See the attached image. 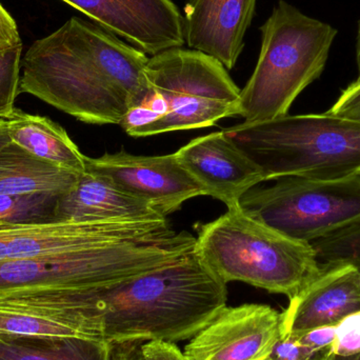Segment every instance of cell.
I'll return each instance as SVG.
<instances>
[{
	"label": "cell",
	"instance_id": "cell-1",
	"mask_svg": "<svg viewBox=\"0 0 360 360\" xmlns=\"http://www.w3.org/2000/svg\"><path fill=\"white\" fill-rule=\"evenodd\" d=\"M148 61L139 49L73 17L30 46L19 94L33 95L86 124H120L149 94Z\"/></svg>",
	"mask_w": 360,
	"mask_h": 360
},
{
	"label": "cell",
	"instance_id": "cell-2",
	"mask_svg": "<svg viewBox=\"0 0 360 360\" xmlns=\"http://www.w3.org/2000/svg\"><path fill=\"white\" fill-rule=\"evenodd\" d=\"M226 285L196 251L158 270L76 292L86 338L110 345L191 340L226 306Z\"/></svg>",
	"mask_w": 360,
	"mask_h": 360
},
{
	"label": "cell",
	"instance_id": "cell-3",
	"mask_svg": "<svg viewBox=\"0 0 360 360\" xmlns=\"http://www.w3.org/2000/svg\"><path fill=\"white\" fill-rule=\"evenodd\" d=\"M264 174L340 180L360 175V122L332 114L287 115L224 130Z\"/></svg>",
	"mask_w": 360,
	"mask_h": 360
},
{
	"label": "cell",
	"instance_id": "cell-4",
	"mask_svg": "<svg viewBox=\"0 0 360 360\" xmlns=\"http://www.w3.org/2000/svg\"><path fill=\"white\" fill-rule=\"evenodd\" d=\"M197 255L224 283L241 281L292 298L323 266L312 245L296 240L248 215L240 205L202 224Z\"/></svg>",
	"mask_w": 360,
	"mask_h": 360
},
{
	"label": "cell",
	"instance_id": "cell-5",
	"mask_svg": "<svg viewBox=\"0 0 360 360\" xmlns=\"http://www.w3.org/2000/svg\"><path fill=\"white\" fill-rule=\"evenodd\" d=\"M257 65L239 95L237 116L266 122L287 115L325 69L338 31L281 0L262 27Z\"/></svg>",
	"mask_w": 360,
	"mask_h": 360
},
{
	"label": "cell",
	"instance_id": "cell-6",
	"mask_svg": "<svg viewBox=\"0 0 360 360\" xmlns=\"http://www.w3.org/2000/svg\"><path fill=\"white\" fill-rule=\"evenodd\" d=\"M188 231L152 243L0 262V298L92 289L170 266L194 251Z\"/></svg>",
	"mask_w": 360,
	"mask_h": 360
},
{
	"label": "cell",
	"instance_id": "cell-7",
	"mask_svg": "<svg viewBox=\"0 0 360 360\" xmlns=\"http://www.w3.org/2000/svg\"><path fill=\"white\" fill-rule=\"evenodd\" d=\"M150 90L165 114L151 135L209 128L237 116L240 90L217 59L197 50L173 48L149 58Z\"/></svg>",
	"mask_w": 360,
	"mask_h": 360
},
{
	"label": "cell",
	"instance_id": "cell-8",
	"mask_svg": "<svg viewBox=\"0 0 360 360\" xmlns=\"http://www.w3.org/2000/svg\"><path fill=\"white\" fill-rule=\"evenodd\" d=\"M241 209L278 232L311 243L360 220V175L340 180L283 177L253 188Z\"/></svg>",
	"mask_w": 360,
	"mask_h": 360
},
{
	"label": "cell",
	"instance_id": "cell-9",
	"mask_svg": "<svg viewBox=\"0 0 360 360\" xmlns=\"http://www.w3.org/2000/svg\"><path fill=\"white\" fill-rule=\"evenodd\" d=\"M84 170L103 177L120 190L151 203L162 216L179 210L188 199L203 196L202 188L180 165L175 153L133 155L128 152L86 156Z\"/></svg>",
	"mask_w": 360,
	"mask_h": 360
},
{
	"label": "cell",
	"instance_id": "cell-10",
	"mask_svg": "<svg viewBox=\"0 0 360 360\" xmlns=\"http://www.w3.org/2000/svg\"><path fill=\"white\" fill-rule=\"evenodd\" d=\"M281 313L268 304L224 307L184 347L186 360H270Z\"/></svg>",
	"mask_w": 360,
	"mask_h": 360
},
{
	"label": "cell",
	"instance_id": "cell-11",
	"mask_svg": "<svg viewBox=\"0 0 360 360\" xmlns=\"http://www.w3.org/2000/svg\"><path fill=\"white\" fill-rule=\"evenodd\" d=\"M134 44L156 55L184 44V17L172 0H63Z\"/></svg>",
	"mask_w": 360,
	"mask_h": 360
},
{
	"label": "cell",
	"instance_id": "cell-12",
	"mask_svg": "<svg viewBox=\"0 0 360 360\" xmlns=\"http://www.w3.org/2000/svg\"><path fill=\"white\" fill-rule=\"evenodd\" d=\"M175 155L203 194L221 201L228 209L239 205L248 191L264 181L259 167L226 137L224 130L193 139Z\"/></svg>",
	"mask_w": 360,
	"mask_h": 360
},
{
	"label": "cell",
	"instance_id": "cell-13",
	"mask_svg": "<svg viewBox=\"0 0 360 360\" xmlns=\"http://www.w3.org/2000/svg\"><path fill=\"white\" fill-rule=\"evenodd\" d=\"M323 272L281 313V336L338 326L360 312V275L351 262L323 266Z\"/></svg>",
	"mask_w": 360,
	"mask_h": 360
},
{
	"label": "cell",
	"instance_id": "cell-14",
	"mask_svg": "<svg viewBox=\"0 0 360 360\" xmlns=\"http://www.w3.org/2000/svg\"><path fill=\"white\" fill-rule=\"evenodd\" d=\"M255 6L256 0H188L184 17L186 44L233 69Z\"/></svg>",
	"mask_w": 360,
	"mask_h": 360
},
{
	"label": "cell",
	"instance_id": "cell-15",
	"mask_svg": "<svg viewBox=\"0 0 360 360\" xmlns=\"http://www.w3.org/2000/svg\"><path fill=\"white\" fill-rule=\"evenodd\" d=\"M55 217L84 222L167 219L151 203L86 170L73 188L59 197Z\"/></svg>",
	"mask_w": 360,
	"mask_h": 360
},
{
	"label": "cell",
	"instance_id": "cell-16",
	"mask_svg": "<svg viewBox=\"0 0 360 360\" xmlns=\"http://www.w3.org/2000/svg\"><path fill=\"white\" fill-rule=\"evenodd\" d=\"M6 122L12 143L59 168L79 174L84 172L86 155L80 152L67 131L50 118L31 115L16 108Z\"/></svg>",
	"mask_w": 360,
	"mask_h": 360
},
{
	"label": "cell",
	"instance_id": "cell-17",
	"mask_svg": "<svg viewBox=\"0 0 360 360\" xmlns=\"http://www.w3.org/2000/svg\"><path fill=\"white\" fill-rule=\"evenodd\" d=\"M79 175L32 155L12 141L0 149V194L63 196Z\"/></svg>",
	"mask_w": 360,
	"mask_h": 360
},
{
	"label": "cell",
	"instance_id": "cell-18",
	"mask_svg": "<svg viewBox=\"0 0 360 360\" xmlns=\"http://www.w3.org/2000/svg\"><path fill=\"white\" fill-rule=\"evenodd\" d=\"M112 345L94 338H0V360H111Z\"/></svg>",
	"mask_w": 360,
	"mask_h": 360
},
{
	"label": "cell",
	"instance_id": "cell-19",
	"mask_svg": "<svg viewBox=\"0 0 360 360\" xmlns=\"http://www.w3.org/2000/svg\"><path fill=\"white\" fill-rule=\"evenodd\" d=\"M59 197L54 194H0V222L23 224L54 221Z\"/></svg>",
	"mask_w": 360,
	"mask_h": 360
},
{
	"label": "cell",
	"instance_id": "cell-20",
	"mask_svg": "<svg viewBox=\"0 0 360 360\" xmlns=\"http://www.w3.org/2000/svg\"><path fill=\"white\" fill-rule=\"evenodd\" d=\"M311 245L321 266L360 262V220Z\"/></svg>",
	"mask_w": 360,
	"mask_h": 360
},
{
	"label": "cell",
	"instance_id": "cell-21",
	"mask_svg": "<svg viewBox=\"0 0 360 360\" xmlns=\"http://www.w3.org/2000/svg\"><path fill=\"white\" fill-rule=\"evenodd\" d=\"M22 44L0 52V120H8L14 113L19 94Z\"/></svg>",
	"mask_w": 360,
	"mask_h": 360
},
{
	"label": "cell",
	"instance_id": "cell-22",
	"mask_svg": "<svg viewBox=\"0 0 360 360\" xmlns=\"http://www.w3.org/2000/svg\"><path fill=\"white\" fill-rule=\"evenodd\" d=\"M329 351H315L296 336L283 335L273 348L270 360H323Z\"/></svg>",
	"mask_w": 360,
	"mask_h": 360
},
{
	"label": "cell",
	"instance_id": "cell-23",
	"mask_svg": "<svg viewBox=\"0 0 360 360\" xmlns=\"http://www.w3.org/2000/svg\"><path fill=\"white\" fill-rule=\"evenodd\" d=\"M360 351V312L351 315L338 326V333L329 352L350 355Z\"/></svg>",
	"mask_w": 360,
	"mask_h": 360
},
{
	"label": "cell",
	"instance_id": "cell-24",
	"mask_svg": "<svg viewBox=\"0 0 360 360\" xmlns=\"http://www.w3.org/2000/svg\"><path fill=\"white\" fill-rule=\"evenodd\" d=\"M328 113L360 122V77L342 91Z\"/></svg>",
	"mask_w": 360,
	"mask_h": 360
},
{
	"label": "cell",
	"instance_id": "cell-25",
	"mask_svg": "<svg viewBox=\"0 0 360 360\" xmlns=\"http://www.w3.org/2000/svg\"><path fill=\"white\" fill-rule=\"evenodd\" d=\"M338 333V326L317 328L302 334H296V338L315 351H330Z\"/></svg>",
	"mask_w": 360,
	"mask_h": 360
},
{
	"label": "cell",
	"instance_id": "cell-26",
	"mask_svg": "<svg viewBox=\"0 0 360 360\" xmlns=\"http://www.w3.org/2000/svg\"><path fill=\"white\" fill-rule=\"evenodd\" d=\"M21 44L16 22L0 4V52Z\"/></svg>",
	"mask_w": 360,
	"mask_h": 360
},
{
	"label": "cell",
	"instance_id": "cell-27",
	"mask_svg": "<svg viewBox=\"0 0 360 360\" xmlns=\"http://www.w3.org/2000/svg\"><path fill=\"white\" fill-rule=\"evenodd\" d=\"M143 352L146 360H186L179 347L171 342H145Z\"/></svg>",
	"mask_w": 360,
	"mask_h": 360
},
{
	"label": "cell",
	"instance_id": "cell-28",
	"mask_svg": "<svg viewBox=\"0 0 360 360\" xmlns=\"http://www.w3.org/2000/svg\"><path fill=\"white\" fill-rule=\"evenodd\" d=\"M143 344L145 342L112 345L111 360H146Z\"/></svg>",
	"mask_w": 360,
	"mask_h": 360
},
{
	"label": "cell",
	"instance_id": "cell-29",
	"mask_svg": "<svg viewBox=\"0 0 360 360\" xmlns=\"http://www.w3.org/2000/svg\"><path fill=\"white\" fill-rule=\"evenodd\" d=\"M323 360H360V351L350 355H336L328 352Z\"/></svg>",
	"mask_w": 360,
	"mask_h": 360
},
{
	"label": "cell",
	"instance_id": "cell-30",
	"mask_svg": "<svg viewBox=\"0 0 360 360\" xmlns=\"http://www.w3.org/2000/svg\"><path fill=\"white\" fill-rule=\"evenodd\" d=\"M10 141L8 131H6V120H0V149L4 148L6 143H10Z\"/></svg>",
	"mask_w": 360,
	"mask_h": 360
},
{
	"label": "cell",
	"instance_id": "cell-31",
	"mask_svg": "<svg viewBox=\"0 0 360 360\" xmlns=\"http://www.w3.org/2000/svg\"><path fill=\"white\" fill-rule=\"evenodd\" d=\"M356 60L357 67H359V77H360V25L359 29V34H357V44H356Z\"/></svg>",
	"mask_w": 360,
	"mask_h": 360
},
{
	"label": "cell",
	"instance_id": "cell-32",
	"mask_svg": "<svg viewBox=\"0 0 360 360\" xmlns=\"http://www.w3.org/2000/svg\"><path fill=\"white\" fill-rule=\"evenodd\" d=\"M351 264H354L355 266H356L357 270H359V273L360 275V262H351Z\"/></svg>",
	"mask_w": 360,
	"mask_h": 360
}]
</instances>
